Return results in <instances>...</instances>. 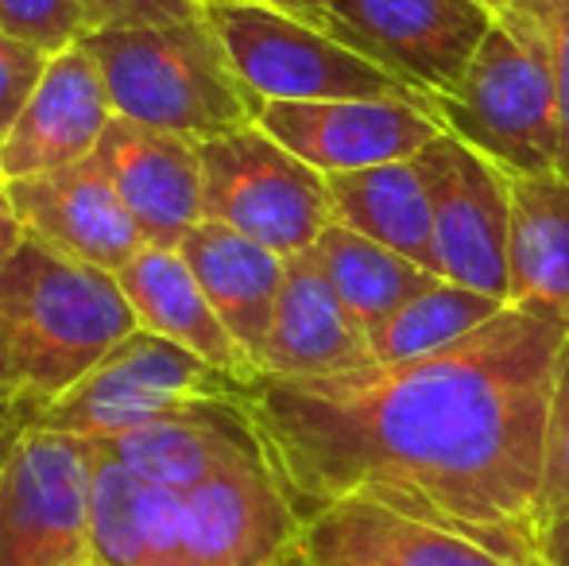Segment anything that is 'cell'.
I'll list each match as a JSON object with an SVG mask.
<instances>
[{
  "label": "cell",
  "mask_w": 569,
  "mask_h": 566,
  "mask_svg": "<svg viewBox=\"0 0 569 566\" xmlns=\"http://www.w3.org/2000/svg\"><path fill=\"white\" fill-rule=\"evenodd\" d=\"M569 330L503 307L427 357L244 388L268 469L302 524L345 497L469 532L516 566H539L535 497L558 349Z\"/></svg>",
  "instance_id": "obj_1"
},
{
  "label": "cell",
  "mask_w": 569,
  "mask_h": 566,
  "mask_svg": "<svg viewBox=\"0 0 569 566\" xmlns=\"http://www.w3.org/2000/svg\"><path fill=\"white\" fill-rule=\"evenodd\" d=\"M0 326L12 346L23 396L47 408L113 346L140 330L113 272L23 237L0 265Z\"/></svg>",
  "instance_id": "obj_2"
},
{
  "label": "cell",
  "mask_w": 569,
  "mask_h": 566,
  "mask_svg": "<svg viewBox=\"0 0 569 566\" xmlns=\"http://www.w3.org/2000/svg\"><path fill=\"white\" fill-rule=\"evenodd\" d=\"M78 47L101 67L117 117L190 143L256 125L260 98L240 82L206 12L151 28L86 31Z\"/></svg>",
  "instance_id": "obj_3"
},
{
  "label": "cell",
  "mask_w": 569,
  "mask_h": 566,
  "mask_svg": "<svg viewBox=\"0 0 569 566\" xmlns=\"http://www.w3.org/2000/svg\"><path fill=\"white\" fill-rule=\"evenodd\" d=\"M450 137L508 175L558 171V86L550 36L516 16H496L457 90L430 98Z\"/></svg>",
  "instance_id": "obj_4"
},
{
  "label": "cell",
  "mask_w": 569,
  "mask_h": 566,
  "mask_svg": "<svg viewBox=\"0 0 569 566\" xmlns=\"http://www.w3.org/2000/svg\"><path fill=\"white\" fill-rule=\"evenodd\" d=\"M248 385L221 373L194 349L140 326L109 349L70 393L47 404L39 427L101 443L163 424L171 416H187L206 404L240 400Z\"/></svg>",
  "instance_id": "obj_5"
},
{
  "label": "cell",
  "mask_w": 569,
  "mask_h": 566,
  "mask_svg": "<svg viewBox=\"0 0 569 566\" xmlns=\"http://www.w3.org/2000/svg\"><path fill=\"white\" fill-rule=\"evenodd\" d=\"M206 20L226 43L240 82L260 101L399 98L427 106L411 86L345 47L330 31L260 0H210Z\"/></svg>",
  "instance_id": "obj_6"
},
{
  "label": "cell",
  "mask_w": 569,
  "mask_h": 566,
  "mask_svg": "<svg viewBox=\"0 0 569 566\" xmlns=\"http://www.w3.org/2000/svg\"><path fill=\"white\" fill-rule=\"evenodd\" d=\"M202 221H221L279 257L310 252L333 226L330 179L260 125L198 143Z\"/></svg>",
  "instance_id": "obj_7"
},
{
  "label": "cell",
  "mask_w": 569,
  "mask_h": 566,
  "mask_svg": "<svg viewBox=\"0 0 569 566\" xmlns=\"http://www.w3.org/2000/svg\"><path fill=\"white\" fill-rule=\"evenodd\" d=\"M98 443L31 427L0 469V566L93 563Z\"/></svg>",
  "instance_id": "obj_8"
},
{
  "label": "cell",
  "mask_w": 569,
  "mask_h": 566,
  "mask_svg": "<svg viewBox=\"0 0 569 566\" xmlns=\"http://www.w3.org/2000/svg\"><path fill=\"white\" fill-rule=\"evenodd\" d=\"M496 12L485 0H326L322 31L419 98L457 90Z\"/></svg>",
  "instance_id": "obj_9"
},
{
  "label": "cell",
  "mask_w": 569,
  "mask_h": 566,
  "mask_svg": "<svg viewBox=\"0 0 569 566\" xmlns=\"http://www.w3.org/2000/svg\"><path fill=\"white\" fill-rule=\"evenodd\" d=\"M415 159L435 206V252L442 280L508 302V171L450 132H438Z\"/></svg>",
  "instance_id": "obj_10"
},
{
  "label": "cell",
  "mask_w": 569,
  "mask_h": 566,
  "mask_svg": "<svg viewBox=\"0 0 569 566\" xmlns=\"http://www.w3.org/2000/svg\"><path fill=\"white\" fill-rule=\"evenodd\" d=\"M256 125L322 175L411 159L446 132L427 106L399 98L260 101Z\"/></svg>",
  "instance_id": "obj_11"
},
{
  "label": "cell",
  "mask_w": 569,
  "mask_h": 566,
  "mask_svg": "<svg viewBox=\"0 0 569 566\" xmlns=\"http://www.w3.org/2000/svg\"><path fill=\"white\" fill-rule=\"evenodd\" d=\"M4 182L16 218L23 221V234L51 245L62 257L117 276L148 249L98 156H86L59 171Z\"/></svg>",
  "instance_id": "obj_12"
},
{
  "label": "cell",
  "mask_w": 569,
  "mask_h": 566,
  "mask_svg": "<svg viewBox=\"0 0 569 566\" xmlns=\"http://www.w3.org/2000/svg\"><path fill=\"white\" fill-rule=\"evenodd\" d=\"M182 497L190 566H283L299 555L302 520L268 461L218 474Z\"/></svg>",
  "instance_id": "obj_13"
},
{
  "label": "cell",
  "mask_w": 569,
  "mask_h": 566,
  "mask_svg": "<svg viewBox=\"0 0 569 566\" xmlns=\"http://www.w3.org/2000/svg\"><path fill=\"white\" fill-rule=\"evenodd\" d=\"M299 559L307 566H516L469 532L368 497H345L302 524Z\"/></svg>",
  "instance_id": "obj_14"
},
{
  "label": "cell",
  "mask_w": 569,
  "mask_h": 566,
  "mask_svg": "<svg viewBox=\"0 0 569 566\" xmlns=\"http://www.w3.org/2000/svg\"><path fill=\"white\" fill-rule=\"evenodd\" d=\"M93 156L151 249H179L202 221L198 143L113 113Z\"/></svg>",
  "instance_id": "obj_15"
},
{
  "label": "cell",
  "mask_w": 569,
  "mask_h": 566,
  "mask_svg": "<svg viewBox=\"0 0 569 566\" xmlns=\"http://www.w3.org/2000/svg\"><path fill=\"white\" fill-rule=\"evenodd\" d=\"M109 121H113V101L93 54L86 47L54 54L47 59V70L23 113L4 132L0 179H28L93 156Z\"/></svg>",
  "instance_id": "obj_16"
},
{
  "label": "cell",
  "mask_w": 569,
  "mask_h": 566,
  "mask_svg": "<svg viewBox=\"0 0 569 566\" xmlns=\"http://www.w3.org/2000/svg\"><path fill=\"white\" fill-rule=\"evenodd\" d=\"M368 365H376L368 330L352 318L318 260L310 252L287 257L283 291L276 302L260 373L283 380H315Z\"/></svg>",
  "instance_id": "obj_17"
},
{
  "label": "cell",
  "mask_w": 569,
  "mask_h": 566,
  "mask_svg": "<svg viewBox=\"0 0 569 566\" xmlns=\"http://www.w3.org/2000/svg\"><path fill=\"white\" fill-rule=\"evenodd\" d=\"M101 446H109L140 477L179 493L194 489L218 474H229V469L268 461L240 400L206 404V408L171 416L163 424L101 438Z\"/></svg>",
  "instance_id": "obj_18"
},
{
  "label": "cell",
  "mask_w": 569,
  "mask_h": 566,
  "mask_svg": "<svg viewBox=\"0 0 569 566\" xmlns=\"http://www.w3.org/2000/svg\"><path fill=\"white\" fill-rule=\"evenodd\" d=\"M93 563L190 566L187 497L128 469L101 443L93 469Z\"/></svg>",
  "instance_id": "obj_19"
},
{
  "label": "cell",
  "mask_w": 569,
  "mask_h": 566,
  "mask_svg": "<svg viewBox=\"0 0 569 566\" xmlns=\"http://www.w3.org/2000/svg\"><path fill=\"white\" fill-rule=\"evenodd\" d=\"M179 252L194 280L202 284V291L210 295L226 330L260 365L279 291H283L287 257L221 226V221H198L187 241L179 245Z\"/></svg>",
  "instance_id": "obj_20"
},
{
  "label": "cell",
  "mask_w": 569,
  "mask_h": 566,
  "mask_svg": "<svg viewBox=\"0 0 569 566\" xmlns=\"http://www.w3.org/2000/svg\"><path fill=\"white\" fill-rule=\"evenodd\" d=\"M117 284L124 287L128 302L136 310V322L143 330L194 349L198 357H206L210 365H218L221 373L244 380V385L260 377V365L226 330L210 295L194 280L179 249H151L148 245L132 265L120 268Z\"/></svg>",
  "instance_id": "obj_21"
},
{
  "label": "cell",
  "mask_w": 569,
  "mask_h": 566,
  "mask_svg": "<svg viewBox=\"0 0 569 566\" xmlns=\"http://www.w3.org/2000/svg\"><path fill=\"white\" fill-rule=\"evenodd\" d=\"M511 241H508V307L535 310L569 330V179L508 175Z\"/></svg>",
  "instance_id": "obj_22"
},
{
  "label": "cell",
  "mask_w": 569,
  "mask_h": 566,
  "mask_svg": "<svg viewBox=\"0 0 569 566\" xmlns=\"http://www.w3.org/2000/svg\"><path fill=\"white\" fill-rule=\"evenodd\" d=\"M330 179L333 221L380 241L383 249L415 260L430 276H442L435 252V206L419 159L365 167V171L326 175Z\"/></svg>",
  "instance_id": "obj_23"
},
{
  "label": "cell",
  "mask_w": 569,
  "mask_h": 566,
  "mask_svg": "<svg viewBox=\"0 0 569 566\" xmlns=\"http://www.w3.org/2000/svg\"><path fill=\"white\" fill-rule=\"evenodd\" d=\"M310 257L318 260L326 280L333 284V291L341 295V302L352 310V318L365 330H376L407 299H415L435 280H442V276H430L415 260L383 249L380 241L341 226V221L326 226V234L315 241Z\"/></svg>",
  "instance_id": "obj_24"
},
{
  "label": "cell",
  "mask_w": 569,
  "mask_h": 566,
  "mask_svg": "<svg viewBox=\"0 0 569 566\" xmlns=\"http://www.w3.org/2000/svg\"><path fill=\"white\" fill-rule=\"evenodd\" d=\"M508 302L480 295L472 287L435 280L427 291L407 299L396 315L383 318L376 330H368V346H372L376 365L391 361H411V357H427L438 349L453 346V341L469 338L472 330L496 318Z\"/></svg>",
  "instance_id": "obj_25"
},
{
  "label": "cell",
  "mask_w": 569,
  "mask_h": 566,
  "mask_svg": "<svg viewBox=\"0 0 569 566\" xmlns=\"http://www.w3.org/2000/svg\"><path fill=\"white\" fill-rule=\"evenodd\" d=\"M569 513V338L558 349L555 385L547 404V435H542V481L535 497V532Z\"/></svg>",
  "instance_id": "obj_26"
},
{
  "label": "cell",
  "mask_w": 569,
  "mask_h": 566,
  "mask_svg": "<svg viewBox=\"0 0 569 566\" xmlns=\"http://www.w3.org/2000/svg\"><path fill=\"white\" fill-rule=\"evenodd\" d=\"M0 31L54 59L78 47L90 28L78 0H0Z\"/></svg>",
  "instance_id": "obj_27"
},
{
  "label": "cell",
  "mask_w": 569,
  "mask_h": 566,
  "mask_svg": "<svg viewBox=\"0 0 569 566\" xmlns=\"http://www.w3.org/2000/svg\"><path fill=\"white\" fill-rule=\"evenodd\" d=\"M90 31L113 28H151V23L198 20L206 12L202 0H78Z\"/></svg>",
  "instance_id": "obj_28"
},
{
  "label": "cell",
  "mask_w": 569,
  "mask_h": 566,
  "mask_svg": "<svg viewBox=\"0 0 569 566\" xmlns=\"http://www.w3.org/2000/svg\"><path fill=\"white\" fill-rule=\"evenodd\" d=\"M47 70V54L0 31V137L16 125Z\"/></svg>",
  "instance_id": "obj_29"
},
{
  "label": "cell",
  "mask_w": 569,
  "mask_h": 566,
  "mask_svg": "<svg viewBox=\"0 0 569 566\" xmlns=\"http://www.w3.org/2000/svg\"><path fill=\"white\" fill-rule=\"evenodd\" d=\"M550 54H555L558 86V175L569 179V8L550 23Z\"/></svg>",
  "instance_id": "obj_30"
},
{
  "label": "cell",
  "mask_w": 569,
  "mask_h": 566,
  "mask_svg": "<svg viewBox=\"0 0 569 566\" xmlns=\"http://www.w3.org/2000/svg\"><path fill=\"white\" fill-rule=\"evenodd\" d=\"M39 416H43V408L28 396H0V469H4L8 454L16 450V443L31 427H39Z\"/></svg>",
  "instance_id": "obj_31"
},
{
  "label": "cell",
  "mask_w": 569,
  "mask_h": 566,
  "mask_svg": "<svg viewBox=\"0 0 569 566\" xmlns=\"http://www.w3.org/2000/svg\"><path fill=\"white\" fill-rule=\"evenodd\" d=\"M535 555L539 566H569V513L535 532Z\"/></svg>",
  "instance_id": "obj_32"
},
{
  "label": "cell",
  "mask_w": 569,
  "mask_h": 566,
  "mask_svg": "<svg viewBox=\"0 0 569 566\" xmlns=\"http://www.w3.org/2000/svg\"><path fill=\"white\" fill-rule=\"evenodd\" d=\"M23 237L28 234H23V221L16 218V206H12V198H8V182L0 179V265L20 249Z\"/></svg>",
  "instance_id": "obj_33"
},
{
  "label": "cell",
  "mask_w": 569,
  "mask_h": 566,
  "mask_svg": "<svg viewBox=\"0 0 569 566\" xmlns=\"http://www.w3.org/2000/svg\"><path fill=\"white\" fill-rule=\"evenodd\" d=\"M0 396H23V385H20V373H16L12 346H8L4 326H0Z\"/></svg>",
  "instance_id": "obj_34"
},
{
  "label": "cell",
  "mask_w": 569,
  "mask_h": 566,
  "mask_svg": "<svg viewBox=\"0 0 569 566\" xmlns=\"http://www.w3.org/2000/svg\"><path fill=\"white\" fill-rule=\"evenodd\" d=\"M260 4H271V8H279V12L299 16V20L315 23V28H322V16H326V0H260Z\"/></svg>",
  "instance_id": "obj_35"
},
{
  "label": "cell",
  "mask_w": 569,
  "mask_h": 566,
  "mask_svg": "<svg viewBox=\"0 0 569 566\" xmlns=\"http://www.w3.org/2000/svg\"><path fill=\"white\" fill-rule=\"evenodd\" d=\"M485 4H488V8H492V12H500V8H503V4H508V0H485Z\"/></svg>",
  "instance_id": "obj_36"
},
{
  "label": "cell",
  "mask_w": 569,
  "mask_h": 566,
  "mask_svg": "<svg viewBox=\"0 0 569 566\" xmlns=\"http://www.w3.org/2000/svg\"><path fill=\"white\" fill-rule=\"evenodd\" d=\"M0 156H4V137H0Z\"/></svg>",
  "instance_id": "obj_37"
},
{
  "label": "cell",
  "mask_w": 569,
  "mask_h": 566,
  "mask_svg": "<svg viewBox=\"0 0 569 566\" xmlns=\"http://www.w3.org/2000/svg\"><path fill=\"white\" fill-rule=\"evenodd\" d=\"M295 559H299V555H295ZM295 559H287V563H283V566H291V563H295Z\"/></svg>",
  "instance_id": "obj_38"
},
{
  "label": "cell",
  "mask_w": 569,
  "mask_h": 566,
  "mask_svg": "<svg viewBox=\"0 0 569 566\" xmlns=\"http://www.w3.org/2000/svg\"><path fill=\"white\" fill-rule=\"evenodd\" d=\"M86 566H101V563H86Z\"/></svg>",
  "instance_id": "obj_39"
},
{
  "label": "cell",
  "mask_w": 569,
  "mask_h": 566,
  "mask_svg": "<svg viewBox=\"0 0 569 566\" xmlns=\"http://www.w3.org/2000/svg\"><path fill=\"white\" fill-rule=\"evenodd\" d=\"M202 4H210V0H202Z\"/></svg>",
  "instance_id": "obj_40"
}]
</instances>
